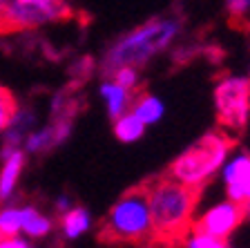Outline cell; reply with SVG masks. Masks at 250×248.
<instances>
[{
    "instance_id": "obj_1",
    "label": "cell",
    "mask_w": 250,
    "mask_h": 248,
    "mask_svg": "<svg viewBox=\"0 0 250 248\" xmlns=\"http://www.w3.org/2000/svg\"><path fill=\"white\" fill-rule=\"evenodd\" d=\"M183 21L179 14H163L154 16L143 25H136L121 34L114 43H109L105 54L101 56V72L109 76L119 68L132 65L143 69L147 63H152L159 54L170 49L172 43L181 36Z\"/></svg>"
},
{
    "instance_id": "obj_2",
    "label": "cell",
    "mask_w": 250,
    "mask_h": 248,
    "mask_svg": "<svg viewBox=\"0 0 250 248\" xmlns=\"http://www.w3.org/2000/svg\"><path fill=\"white\" fill-rule=\"evenodd\" d=\"M154 235L161 239H179L192 230L197 210V190L183 186L174 177L163 175L146 183Z\"/></svg>"
},
{
    "instance_id": "obj_3",
    "label": "cell",
    "mask_w": 250,
    "mask_h": 248,
    "mask_svg": "<svg viewBox=\"0 0 250 248\" xmlns=\"http://www.w3.org/2000/svg\"><path fill=\"white\" fill-rule=\"evenodd\" d=\"M230 155H232V139L219 130L208 132L172 161L167 175L199 192L214 179V175L221 172Z\"/></svg>"
},
{
    "instance_id": "obj_4",
    "label": "cell",
    "mask_w": 250,
    "mask_h": 248,
    "mask_svg": "<svg viewBox=\"0 0 250 248\" xmlns=\"http://www.w3.org/2000/svg\"><path fill=\"white\" fill-rule=\"evenodd\" d=\"M154 235L146 188H132L112 203L101 224V239L109 244H143Z\"/></svg>"
},
{
    "instance_id": "obj_5",
    "label": "cell",
    "mask_w": 250,
    "mask_h": 248,
    "mask_svg": "<svg viewBox=\"0 0 250 248\" xmlns=\"http://www.w3.org/2000/svg\"><path fill=\"white\" fill-rule=\"evenodd\" d=\"M72 16L67 0H0V29L27 31Z\"/></svg>"
},
{
    "instance_id": "obj_6",
    "label": "cell",
    "mask_w": 250,
    "mask_h": 248,
    "mask_svg": "<svg viewBox=\"0 0 250 248\" xmlns=\"http://www.w3.org/2000/svg\"><path fill=\"white\" fill-rule=\"evenodd\" d=\"M214 110L219 123L241 132L250 121V78L228 74L214 83Z\"/></svg>"
},
{
    "instance_id": "obj_7",
    "label": "cell",
    "mask_w": 250,
    "mask_h": 248,
    "mask_svg": "<svg viewBox=\"0 0 250 248\" xmlns=\"http://www.w3.org/2000/svg\"><path fill=\"white\" fill-rule=\"evenodd\" d=\"M241 222H246L244 203H237L226 197L224 202L212 203V206H208L201 215H197V219L192 222V230L228 239L230 235L241 226Z\"/></svg>"
},
{
    "instance_id": "obj_8",
    "label": "cell",
    "mask_w": 250,
    "mask_h": 248,
    "mask_svg": "<svg viewBox=\"0 0 250 248\" xmlns=\"http://www.w3.org/2000/svg\"><path fill=\"white\" fill-rule=\"evenodd\" d=\"M74 116L76 114H52L45 125L31 130L22 143V150L27 152V157L49 155L56 148H61L74 132Z\"/></svg>"
},
{
    "instance_id": "obj_9",
    "label": "cell",
    "mask_w": 250,
    "mask_h": 248,
    "mask_svg": "<svg viewBox=\"0 0 250 248\" xmlns=\"http://www.w3.org/2000/svg\"><path fill=\"white\" fill-rule=\"evenodd\" d=\"M27 165V152L22 148L0 150V203L16 202L18 183Z\"/></svg>"
},
{
    "instance_id": "obj_10",
    "label": "cell",
    "mask_w": 250,
    "mask_h": 248,
    "mask_svg": "<svg viewBox=\"0 0 250 248\" xmlns=\"http://www.w3.org/2000/svg\"><path fill=\"white\" fill-rule=\"evenodd\" d=\"M38 128V112L29 105H18L11 116L9 125H7L2 132H0V150H14V148H22L27 135L31 130Z\"/></svg>"
},
{
    "instance_id": "obj_11",
    "label": "cell",
    "mask_w": 250,
    "mask_h": 248,
    "mask_svg": "<svg viewBox=\"0 0 250 248\" xmlns=\"http://www.w3.org/2000/svg\"><path fill=\"white\" fill-rule=\"evenodd\" d=\"M99 98L103 101V108L107 112V116L112 121L121 114L130 112L132 101H134V92H130L127 88H123L121 83H116L114 78L105 76L99 85Z\"/></svg>"
},
{
    "instance_id": "obj_12",
    "label": "cell",
    "mask_w": 250,
    "mask_h": 248,
    "mask_svg": "<svg viewBox=\"0 0 250 248\" xmlns=\"http://www.w3.org/2000/svg\"><path fill=\"white\" fill-rule=\"evenodd\" d=\"M94 226V219H92V212L83 206H74L72 210H67L65 215H61V235L67 242H76L81 239L83 235L89 233V228Z\"/></svg>"
},
{
    "instance_id": "obj_13",
    "label": "cell",
    "mask_w": 250,
    "mask_h": 248,
    "mask_svg": "<svg viewBox=\"0 0 250 248\" xmlns=\"http://www.w3.org/2000/svg\"><path fill=\"white\" fill-rule=\"evenodd\" d=\"M54 230V219L38 206L22 203V235L27 239H45Z\"/></svg>"
},
{
    "instance_id": "obj_14",
    "label": "cell",
    "mask_w": 250,
    "mask_h": 248,
    "mask_svg": "<svg viewBox=\"0 0 250 248\" xmlns=\"http://www.w3.org/2000/svg\"><path fill=\"white\" fill-rule=\"evenodd\" d=\"M132 112L150 128V125L159 123V121L163 119L166 103H163V98H159L156 94L139 92V94H134V101H132Z\"/></svg>"
},
{
    "instance_id": "obj_15",
    "label": "cell",
    "mask_w": 250,
    "mask_h": 248,
    "mask_svg": "<svg viewBox=\"0 0 250 248\" xmlns=\"http://www.w3.org/2000/svg\"><path fill=\"white\" fill-rule=\"evenodd\" d=\"M146 130H147V125L143 123L132 110L130 112H125V114H121V116H116V119L112 121V132H114L116 139L125 145L141 141L143 136H146Z\"/></svg>"
},
{
    "instance_id": "obj_16",
    "label": "cell",
    "mask_w": 250,
    "mask_h": 248,
    "mask_svg": "<svg viewBox=\"0 0 250 248\" xmlns=\"http://www.w3.org/2000/svg\"><path fill=\"white\" fill-rule=\"evenodd\" d=\"M250 170V152H234V155L228 157V161L224 163L221 168V181H224V188H230V186H237L244 181V177L248 175Z\"/></svg>"
},
{
    "instance_id": "obj_17",
    "label": "cell",
    "mask_w": 250,
    "mask_h": 248,
    "mask_svg": "<svg viewBox=\"0 0 250 248\" xmlns=\"http://www.w3.org/2000/svg\"><path fill=\"white\" fill-rule=\"evenodd\" d=\"M22 235V203H0V237Z\"/></svg>"
},
{
    "instance_id": "obj_18",
    "label": "cell",
    "mask_w": 250,
    "mask_h": 248,
    "mask_svg": "<svg viewBox=\"0 0 250 248\" xmlns=\"http://www.w3.org/2000/svg\"><path fill=\"white\" fill-rule=\"evenodd\" d=\"M183 246L186 248H230V244L221 237H214V235L190 230V233L183 237Z\"/></svg>"
},
{
    "instance_id": "obj_19",
    "label": "cell",
    "mask_w": 250,
    "mask_h": 248,
    "mask_svg": "<svg viewBox=\"0 0 250 248\" xmlns=\"http://www.w3.org/2000/svg\"><path fill=\"white\" fill-rule=\"evenodd\" d=\"M109 78H114L116 83H121L123 88H127L130 92H139L141 88V69L132 68V65H125V68H119L109 74Z\"/></svg>"
},
{
    "instance_id": "obj_20",
    "label": "cell",
    "mask_w": 250,
    "mask_h": 248,
    "mask_svg": "<svg viewBox=\"0 0 250 248\" xmlns=\"http://www.w3.org/2000/svg\"><path fill=\"white\" fill-rule=\"evenodd\" d=\"M16 108H18L16 96L7 88H2V85H0V132L9 125V121H11V116H14Z\"/></svg>"
},
{
    "instance_id": "obj_21",
    "label": "cell",
    "mask_w": 250,
    "mask_h": 248,
    "mask_svg": "<svg viewBox=\"0 0 250 248\" xmlns=\"http://www.w3.org/2000/svg\"><path fill=\"white\" fill-rule=\"evenodd\" d=\"M230 23H250V0H226Z\"/></svg>"
},
{
    "instance_id": "obj_22",
    "label": "cell",
    "mask_w": 250,
    "mask_h": 248,
    "mask_svg": "<svg viewBox=\"0 0 250 248\" xmlns=\"http://www.w3.org/2000/svg\"><path fill=\"white\" fill-rule=\"evenodd\" d=\"M226 197H228V199H232V202H237V203L250 202V170H248V175L244 177V181H241V183L226 188Z\"/></svg>"
},
{
    "instance_id": "obj_23",
    "label": "cell",
    "mask_w": 250,
    "mask_h": 248,
    "mask_svg": "<svg viewBox=\"0 0 250 248\" xmlns=\"http://www.w3.org/2000/svg\"><path fill=\"white\" fill-rule=\"evenodd\" d=\"M74 206H76V203H74V197L67 195V192H61V195L54 199V210H56L58 217H61V215H65L67 210H72Z\"/></svg>"
},
{
    "instance_id": "obj_24",
    "label": "cell",
    "mask_w": 250,
    "mask_h": 248,
    "mask_svg": "<svg viewBox=\"0 0 250 248\" xmlns=\"http://www.w3.org/2000/svg\"><path fill=\"white\" fill-rule=\"evenodd\" d=\"M0 248H31V244L25 235H14V237H0Z\"/></svg>"
},
{
    "instance_id": "obj_25",
    "label": "cell",
    "mask_w": 250,
    "mask_h": 248,
    "mask_svg": "<svg viewBox=\"0 0 250 248\" xmlns=\"http://www.w3.org/2000/svg\"><path fill=\"white\" fill-rule=\"evenodd\" d=\"M244 212H246V219H250V202L244 203Z\"/></svg>"
},
{
    "instance_id": "obj_26",
    "label": "cell",
    "mask_w": 250,
    "mask_h": 248,
    "mask_svg": "<svg viewBox=\"0 0 250 248\" xmlns=\"http://www.w3.org/2000/svg\"><path fill=\"white\" fill-rule=\"evenodd\" d=\"M248 78H250V76H248Z\"/></svg>"
}]
</instances>
